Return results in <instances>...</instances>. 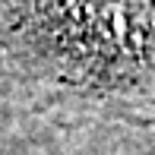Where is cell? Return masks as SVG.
<instances>
[{
	"mask_svg": "<svg viewBox=\"0 0 155 155\" xmlns=\"http://www.w3.org/2000/svg\"><path fill=\"white\" fill-rule=\"evenodd\" d=\"M22 22L70 73L120 79L155 54V0H19Z\"/></svg>",
	"mask_w": 155,
	"mask_h": 155,
	"instance_id": "1",
	"label": "cell"
}]
</instances>
